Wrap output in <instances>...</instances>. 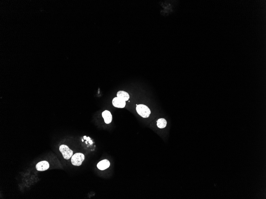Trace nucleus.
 <instances>
[{
    "mask_svg": "<svg viewBox=\"0 0 266 199\" xmlns=\"http://www.w3.org/2000/svg\"><path fill=\"white\" fill-rule=\"evenodd\" d=\"M117 96L125 102L128 101L130 98V95L128 93L124 91H120L118 92L117 94Z\"/></svg>",
    "mask_w": 266,
    "mask_h": 199,
    "instance_id": "8",
    "label": "nucleus"
},
{
    "mask_svg": "<svg viewBox=\"0 0 266 199\" xmlns=\"http://www.w3.org/2000/svg\"><path fill=\"white\" fill-rule=\"evenodd\" d=\"M136 109L138 114L144 118H148L151 113L150 109L144 105L140 104L137 105Z\"/></svg>",
    "mask_w": 266,
    "mask_h": 199,
    "instance_id": "1",
    "label": "nucleus"
},
{
    "mask_svg": "<svg viewBox=\"0 0 266 199\" xmlns=\"http://www.w3.org/2000/svg\"><path fill=\"white\" fill-rule=\"evenodd\" d=\"M59 151L63 155V158L65 159L68 160L72 156L73 151L65 145H62L60 146Z\"/></svg>",
    "mask_w": 266,
    "mask_h": 199,
    "instance_id": "3",
    "label": "nucleus"
},
{
    "mask_svg": "<svg viewBox=\"0 0 266 199\" xmlns=\"http://www.w3.org/2000/svg\"><path fill=\"white\" fill-rule=\"evenodd\" d=\"M49 163L46 161H42L37 163L36 165V169L38 171H46L49 169Z\"/></svg>",
    "mask_w": 266,
    "mask_h": 199,
    "instance_id": "5",
    "label": "nucleus"
},
{
    "mask_svg": "<svg viewBox=\"0 0 266 199\" xmlns=\"http://www.w3.org/2000/svg\"><path fill=\"white\" fill-rule=\"evenodd\" d=\"M157 127L159 128H165L167 126V122L164 118H162L159 119L157 121Z\"/></svg>",
    "mask_w": 266,
    "mask_h": 199,
    "instance_id": "9",
    "label": "nucleus"
},
{
    "mask_svg": "<svg viewBox=\"0 0 266 199\" xmlns=\"http://www.w3.org/2000/svg\"><path fill=\"white\" fill-rule=\"evenodd\" d=\"M85 159V156L82 153H76L71 157V162L73 165L79 166Z\"/></svg>",
    "mask_w": 266,
    "mask_h": 199,
    "instance_id": "2",
    "label": "nucleus"
},
{
    "mask_svg": "<svg viewBox=\"0 0 266 199\" xmlns=\"http://www.w3.org/2000/svg\"><path fill=\"white\" fill-rule=\"evenodd\" d=\"M112 104L114 107L117 108H123L125 107L126 102L119 98H114L112 100Z\"/></svg>",
    "mask_w": 266,
    "mask_h": 199,
    "instance_id": "4",
    "label": "nucleus"
},
{
    "mask_svg": "<svg viewBox=\"0 0 266 199\" xmlns=\"http://www.w3.org/2000/svg\"><path fill=\"white\" fill-rule=\"evenodd\" d=\"M102 117L106 124H110L112 121V117L111 112L109 110H106L102 113Z\"/></svg>",
    "mask_w": 266,
    "mask_h": 199,
    "instance_id": "6",
    "label": "nucleus"
},
{
    "mask_svg": "<svg viewBox=\"0 0 266 199\" xmlns=\"http://www.w3.org/2000/svg\"><path fill=\"white\" fill-rule=\"evenodd\" d=\"M110 163L109 160L107 159L103 160L98 163L97 167L99 169L104 170L110 167Z\"/></svg>",
    "mask_w": 266,
    "mask_h": 199,
    "instance_id": "7",
    "label": "nucleus"
}]
</instances>
